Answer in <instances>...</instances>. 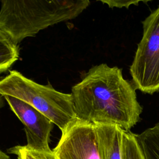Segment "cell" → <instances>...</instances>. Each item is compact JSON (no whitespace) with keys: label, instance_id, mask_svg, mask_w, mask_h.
<instances>
[{"label":"cell","instance_id":"obj_14","mask_svg":"<svg viewBox=\"0 0 159 159\" xmlns=\"http://www.w3.org/2000/svg\"><path fill=\"white\" fill-rule=\"evenodd\" d=\"M4 96L1 94L0 93V109L1 107H2L4 105Z\"/></svg>","mask_w":159,"mask_h":159},{"label":"cell","instance_id":"obj_7","mask_svg":"<svg viewBox=\"0 0 159 159\" xmlns=\"http://www.w3.org/2000/svg\"><path fill=\"white\" fill-rule=\"evenodd\" d=\"M102 159H122L124 129L116 125L96 124Z\"/></svg>","mask_w":159,"mask_h":159},{"label":"cell","instance_id":"obj_3","mask_svg":"<svg viewBox=\"0 0 159 159\" xmlns=\"http://www.w3.org/2000/svg\"><path fill=\"white\" fill-rule=\"evenodd\" d=\"M0 93L25 102L49 118L61 131L77 120L71 94L55 89L50 84L42 85L16 70L0 80Z\"/></svg>","mask_w":159,"mask_h":159},{"label":"cell","instance_id":"obj_8","mask_svg":"<svg viewBox=\"0 0 159 159\" xmlns=\"http://www.w3.org/2000/svg\"><path fill=\"white\" fill-rule=\"evenodd\" d=\"M136 137L145 159H159V122Z\"/></svg>","mask_w":159,"mask_h":159},{"label":"cell","instance_id":"obj_5","mask_svg":"<svg viewBox=\"0 0 159 159\" xmlns=\"http://www.w3.org/2000/svg\"><path fill=\"white\" fill-rule=\"evenodd\" d=\"M57 159H102L94 125L77 119L52 150Z\"/></svg>","mask_w":159,"mask_h":159},{"label":"cell","instance_id":"obj_10","mask_svg":"<svg viewBox=\"0 0 159 159\" xmlns=\"http://www.w3.org/2000/svg\"><path fill=\"white\" fill-rule=\"evenodd\" d=\"M122 159H145L136 134L130 130H124L123 132Z\"/></svg>","mask_w":159,"mask_h":159},{"label":"cell","instance_id":"obj_11","mask_svg":"<svg viewBox=\"0 0 159 159\" xmlns=\"http://www.w3.org/2000/svg\"><path fill=\"white\" fill-rule=\"evenodd\" d=\"M7 152L14 154L17 159H57L52 150L39 152L27 148L25 145H16L7 150Z\"/></svg>","mask_w":159,"mask_h":159},{"label":"cell","instance_id":"obj_1","mask_svg":"<svg viewBox=\"0 0 159 159\" xmlns=\"http://www.w3.org/2000/svg\"><path fill=\"white\" fill-rule=\"evenodd\" d=\"M135 90L124 78L121 68L106 63L94 66L72 87L76 117L93 125H116L130 130L142 112Z\"/></svg>","mask_w":159,"mask_h":159},{"label":"cell","instance_id":"obj_2","mask_svg":"<svg viewBox=\"0 0 159 159\" xmlns=\"http://www.w3.org/2000/svg\"><path fill=\"white\" fill-rule=\"evenodd\" d=\"M0 30L16 45L55 24L73 19L90 4L88 0H2Z\"/></svg>","mask_w":159,"mask_h":159},{"label":"cell","instance_id":"obj_6","mask_svg":"<svg viewBox=\"0 0 159 159\" xmlns=\"http://www.w3.org/2000/svg\"><path fill=\"white\" fill-rule=\"evenodd\" d=\"M11 110L22 122L27 139L25 146L33 150L47 152L53 123L45 115L29 104L10 96H4Z\"/></svg>","mask_w":159,"mask_h":159},{"label":"cell","instance_id":"obj_12","mask_svg":"<svg viewBox=\"0 0 159 159\" xmlns=\"http://www.w3.org/2000/svg\"><path fill=\"white\" fill-rule=\"evenodd\" d=\"M101 2L104 4H106L108 5L109 7H117V8H122L125 7L129 8L131 5H135L137 6L139 2H147L148 1H119V0H101Z\"/></svg>","mask_w":159,"mask_h":159},{"label":"cell","instance_id":"obj_13","mask_svg":"<svg viewBox=\"0 0 159 159\" xmlns=\"http://www.w3.org/2000/svg\"><path fill=\"white\" fill-rule=\"evenodd\" d=\"M0 159H10L9 157L0 150Z\"/></svg>","mask_w":159,"mask_h":159},{"label":"cell","instance_id":"obj_9","mask_svg":"<svg viewBox=\"0 0 159 159\" xmlns=\"http://www.w3.org/2000/svg\"><path fill=\"white\" fill-rule=\"evenodd\" d=\"M19 48L0 30V73L6 71L19 59Z\"/></svg>","mask_w":159,"mask_h":159},{"label":"cell","instance_id":"obj_4","mask_svg":"<svg viewBox=\"0 0 159 159\" xmlns=\"http://www.w3.org/2000/svg\"><path fill=\"white\" fill-rule=\"evenodd\" d=\"M142 22V37L129 70L135 89L152 94L159 91V6Z\"/></svg>","mask_w":159,"mask_h":159}]
</instances>
